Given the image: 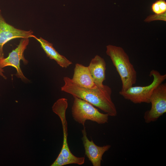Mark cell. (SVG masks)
<instances>
[{
    "label": "cell",
    "mask_w": 166,
    "mask_h": 166,
    "mask_svg": "<svg viewBox=\"0 0 166 166\" xmlns=\"http://www.w3.org/2000/svg\"><path fill=\"white\" fill-rule=\"evenodd\" d=\"M65 84L61 88V91L85 101L109 115L116 117L117 111L111 98L112 90L107 85L89 88L81 86L73 82L68 77L63 78Z\"/></svg>",
    "instance_id": "1"
},
{
    "label": "cell",
    "mask_w": 166,
    "mask_h": 166,
    "mask_svg": "<svg viewBox=\"0 0 166 166\" xmlns=\"http://www.w3.org/2000/svg\"><path fill=\"white\" fill-rule=\"evenodd\" d=\"M106 48V53L110 57L121 81V91H126L136 84V71L123 48L111 45Z\"/></svg>",
    "instance_id": "2"
},
{
    "label": "cell",
    "mask_w": 166,
    "mask_h": 166,
    "mask_svg": "<svg viewBox=\"0 0 166 166\" xmlns=\"http://www.w3.org/2000/svg\"><path fill=\"white\" fill-rule=\"evenodd\" d=\"M149 76L153 77L152 82L145 86H132L125 91H121L119 94L125 99L134 104L150 103V99L154 89L166 79V74L161 75L158 71L152 70Z\"/></svg>",
    "instance_id": "3"
},
{
    "label": "cell",
    "mask_w": 166,
    "mask_h": 166,
    "mask_svg": "<svg viewBox=\"0 0 166 166\" xmlns=\"http://www.w3.org/2000/svg\"><path fill=\"white\" fill-rule=\"evenodd\" d=\"M72 114L73 119L83 126L88 120L99 124L108 122L109 116L100 112L93 105L81 98L73 96Z\"/></svg>",
    "instance_id": "4"
},
{
    "label": "cell",
    "mask_w": 166,
    "mask_h": 166,
    "mask_svg": "<svg viewBox=\"0 0 166 166\" xmlns=\"http://www.w3.org/2000/svg\"><path fill=\"white\" fill-rule=\"evenodd\" d=\"M151 109L146 111L144 118L146 123L155 122L166 112V83H161L153 91L150 99Z\"/></svg>",
    "instance_id": "5"
},
{
    "label": "cell",
    "mask_w": 166,
    "mask_h": 166,
    "mask_svg": "<svg viewBox=\"0 0 166 166\" xmlns=\"http://www.w3.org/2000/svg\"><path fill=\"white\" fill-rule=\"evenodd\" d=\"M29 42V38H22L17 47L9 53L7 57L0 59V67L2 69L8 66L14 67L16 70L15 76L25 82H28L29 80L22 72L20 67V61L22 60L25 65L28 63V61L24 57V53Z\"/></svg>",
    "instance_id": "6"
},
{
    "label": "cell",
    "mask_w": 166,
    "mask_h": 166,
    "mask_svg": "<svg viewBox=\"0 0 166 166\" xmlns=\"http://www.w3.org/2000/svg\"><path fill=\"white\" fill-rule=\"evenodd\" d=\"M33 32L15 28L7 23L3 17L0 10V59L4 58V45L10 40L17 38H29L33 37Z\"/></svg>",
    "instance_id": "7"
},
{
    "label": "cell",
    "mask_w": 166,
    "mask_h": 166,
    "mask_svg": "<svg viewBox=\"0 0 166 166\" xmlns=\"http://www.w3.org/2000/svg\"><path fill=\"white\" fill-rule=\"evenodd\" d=\"M81 130L82 140L84 147L85 154L93 166H101L104 154L111 148L110 145L99 146L96 145L92 140L88 138L85 126Z\"/></svg>",
    "instance_id": "8"
},
{
    "label": "cell",
    "mask_w": 166,
    "mask_h": 166,
    "mask_svg": "<svg viewBox=\"0 0 166 166\" xmlns=\"http://www.w3.org/2000/svg\"><path fill=\"white\" fill-rule=\"evenodd\" d=\"M90 74L96 85L101 87L105 80L106 63L104 59L98 55L91 60L88 66Z\"/></svg>",
    "instance_id": "9"
},
{
    "label": "cell",
    "mask_w": 166,
    "mask_h": 166,
    "mask_svg": "<svg viewBox=\"0 0 166 166\" xmlns=\"http://www.w3.org/2000/svg\"><path fill=\"white\" fill-rule=\"evenodd\" d=\"M71 79L74 83L84 87L95 88L97 86L93 81L88 66L79 63L75 64L73 77Z\"/></svg>",
    "instance_id": "10"
},
{
    "label": "cell",
    "mask_w": 166,
    "mask_h": 166,
    "mask_svg": "<svg viewBox=\"0 0 166 166\" xmlns=\"http://www.w3.org/2000/svg\"><path fill=\"white\" fill-rule=\"evenodd\" d=\"M32 38L39 42L47 56L50 59L55 60L61 67L67 68L72 64L65 57L60 54L54 48L52 43L41 37L38 38L34 35Z\"/></svg>",
    "instance_id": "11"
},
{
    "label": "cell",
    "mask_w": 166,
    "mask_h": 166,
    "mask_svg": "<svg viewBox=\"0 0 166 166\" xmlns=\"http://www.w3.org/2000/svg\"><path fill=\"white\" fill-rule=\"evenodd\" d=\"M66 110H61L59 111L57 113L60 118L62 122L63 131V141L62 148L59 153L63 157H68L72 156L73 154L71 152L67 142V127L65 113Z\"/></svg>",
    "instance_id": "12"
},
{
    "label": "cell",
    "mask_w": 166,
    "mask_h": 166,
    "mask_svg": "<svg viewBox=\"0 0 166 166\" xmlns=\"http://www.w3.org/2000/svg\"><path fill=\"white\" fill-rule=\"evenodd\" d=\"M85 162V157H77L74 155L64 157L59 154L57 158L51 166H62L71 164L82 165Z\"/></svg>",
    "instance_id": "13"
},
{
    "label": "cell",
    "mask_w": 166,
    "mask_h": 166,
    "mask_svg": "<svg viewBox=\"0 0 166 166\" xmlns=\"http://www.w3.org/2000/svg\"><path fill=\"white\" fill-rule=\"evenodd\" d=\"M151 10L155 14H160L166 12V2L165 0H157L152 3Z\"/></svg>",
    "instance_id": "14"
},
{
    "label": "cell",
    "mask_w": 166,
    "mask_h": 166,
    "mask_svg": "<svg viewBox=\"0 0 166 166\" xmlns=\"http://www.w3.org/2000/svg\"><path fill=\"white\" fill-rule=\"evenodd\" d=\"M155 20H161L166 22V12L160 14H155L148 16L144 20L146 22H150Z\"/></svg>",
    "instance_id": "15"
},
{
    "label": "cell",
    "mask_w": 166,
    "mask_h": 166,
    "mask_svg": "<svg viewBox=\"0 0 166 166\" xmlns=\"http://www.w3.org/2000/svg\"><path fill=\"white\" fill-rule=\"evenodd\" d=\"M4 71L3 69L0 67V76L2 77L3 78L6 79L7 77L4 74Z\"/></svg>",
    "instance_id": "16"
}]
</instances>
